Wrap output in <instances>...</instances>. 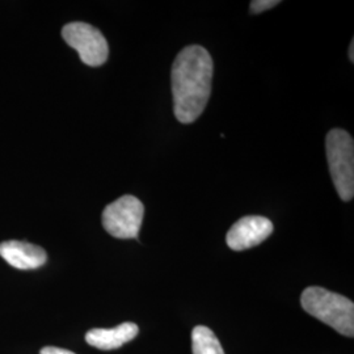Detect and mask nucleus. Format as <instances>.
Returning <instances> with one entry per match:
<instances>
[{
	"label": "nucleus",
	"mask_w": 354,
	"mask_h": 354,
	"mask_svg": "<svg viewBox=\"0 0 354 354\" xmlns=\"http://www.w3.org/2000/svg\"><path fill=\"white\" fill-rule=\"evenodd\" d=\"M213 74V58L203 46L189 45L177 54L171 71L177 121L193 124L203 113L212 93Z\"/></svg>",
	"instance_id": "1"
},
{
	"label": "nucleus",
	"mask_w": 354,
	"mask_h": 354,
	"mask_svg": "<svg viewBox=\"0 0 354 354\" xmlns=\"http://www.w3.org/2000/svg\"><path fill=\"white\" fill-rule=\"evenodd\" d=\"M304 311L346 337L354 336V304L324 288L310 286L301 295Z\"/></svg>",
	"instance_id": "2"
},
{
	"label": "nucleus",
	"mask_w": 354,
	"mask_h": 354,
	"mask_svg": "<svg viewBox=\"0 0 354 354\" xmlns=\"http://www.w3.org/2000/svg\"><path fill=\"white\" fill-rule=\"evenodd\" d=\"M329 172L336 192L342 201L354 196V142L342 129H332L326 138Z\"/></svg>",
	"instance_id": "3"
},
{
	"label": "nucleus",
	"mask_w": 354,
	"mask_h": 354,
	"mask_svg": "<svg viewBox=\"0 0 354 354\" xmlns=\"http://www.w3.org/2000/svg\"><path fill=\"white\" fill-rule=\"evenodd\" d=\"M143 215V203L137 197L127 194L104 209L102 226L117 239H137Z\"/></svg>",
	"instance_id": "4"
},
{
	"label": "nucleus",
	"mask_w": 354,
	"mask_h": 354,
	"mask_svg": "<svg viewBox=\"0 0 354 354\" xmlns=\"http://www.w3.org/2000/svg\"><path fill=\"white\" fill-rule=\"evenodd\" d=\"M62 37L79 53L83 64L97 67L106 62L109 46L97 28L86 23H70L64 26Z\"/></svg>",
	"instance_id": "5"
},
{
	"label": "nucleus",
	"mask_w": 354,
	"mask_h": 354,
	"mask_svg": "<svg viewBox=\"0 0 354 354\" xmlns=\"http://www.w3.org/2000/svg\"><path fill=\"white\" fill-rule=\"evenodd\" d=\"M273 232L270 219L260 215L243 216L228 230L226 243L232 251H244L266 241Z\"/></svg>",
	"instance_id": "6"
},
{
	"label": "nucleus",
	"mask_w": 354,
	"mask_h": 354,
	"mask_svg": "<svg viewBox=\"0 0 354 354\" xmlns=\"http://www.w3.org/2000/svg\"><path fill=\"white\" fill-rule=\"evenodd\" d=\"M0 256L10 266L29 270L45 266L48 260L46 252L35 244L26 241H8L0 244Z\"/></svg>",
	"instance_id": "7"
},
{
	"label": "nucleus",
	"mask_w": 354,
	"mask_h": 354,
	"mask_svg": "<svg viewBox=\"0 0 354 354\" xmlns=\"http://www.w3.org/2000/svg\"><path fill=\"white\" fill-rule=\"evenodd\" d=\"M138 332L140 328L137 324L127 322L114 328L91 329L86 335V342L100 351H113L136 339Z\"/></svg>",
	"instance_id": "8"
},
{
	"label": "nucleus",
	"mask_w": 354,
	"mask_h": 354,
	"mask_svg": "<svg viewBox=\"0 0 354 354\" xmlns=\"http://www.w3.org/2000/svg\"><path fill=\"white\" fill-rule=\"evenodd\" d=\"M193 354H225L214 332L205 326H197L192 332Z\"/></svg>",
	"instance_id": "9"
},
{
	"label": "nucleus",
	"mask_w": 354,
	"mask_h": 354,
	"mask_svg": "<svg viewBox=\"0 0 354 354\" xmlns=\"http://www.w3.org/2000/svg\"><path fill=\"white\" fill-rule=\"evenodd\" d=\"M281 1L279 0H253L251 1V12L261 13L266 12L270 8H274L276 6H279Z\"/></svg>",
	"instance_id": "10"
},
{
	"label": "nucleus",
	"mask_w": 354,
	"mask_h": 354,
	"mask_svg": "<svg viewBox=\"0 0 354 354\" xmlns=\"http://www.w3.org/2000/svg\"><path fill=\"white\" fill-rule=\"evenodd\" d=\"M39 354H75L70 351H66L62 348H55V346H46L44 349H41Z\"/></svg>",
	"instance_id": "11"
},
{
	"label": "nucleus",
	"mask_w": 354,
	"mask_h": 354,
	"mask_svg": "<svg viewBox=\"0 0 354 354\" xmlns=\"http://www.w3.org/2000/svg\"><path fill=\"white\" fill-rule=\"evenodd\" d=\"M349 59H351V62L353 64L354 62V39H352V42H351V46H349Z\"/></svg>",
	"instance_id": "12"
}]
</instances>
